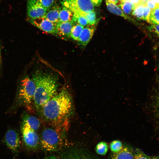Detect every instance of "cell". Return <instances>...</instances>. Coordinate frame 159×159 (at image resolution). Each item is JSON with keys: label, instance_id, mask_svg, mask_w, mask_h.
I'll return each instance as SVG.
<instances>
[{"label": "cell", "instance_id": "1", "mask_svg": "<svg viewBox=\"0 0 159 159\" xmlns=\"http://www.w3.org/2000/svg\"><path fill=\"white\" fill-rule=\"evenodd\" d=\"M72 107L71 95L65 88L52 97L41 109L44 118L52 122H59L66 118Z\"/></svg>", "mask_w": 159, "mask_h": 159}, {"label": "cell", "instance_id": "2", "mask_svg": "<svg viewBox=\"0 0 159 159\" xmlns=\"http://www.w3.org/2000/svg\"><path fill=\"white\" fill-rule=\"evenodd\" d=\"M32 79L36 87L33 102L37 109H41L57 92L58 80L52 74L38 70L33 74Z\"/></svg>", "mask_w": 159, "mask_h": 159}, {"label": "cell", "instance_id": "3", "mask_svg": "<svg viewBox=\"0 0 159 159\" xmlns=\"http://www.w3.org/2000/svg\"><path fill=\"white\" fill-rule=\"evenodd\" d=\"M62 135L57 130L51 128L44 130L42 132L40 143L45 151L55 152L60 150L64 145Z\"/></svg>", "mask_w": 159, "mask_h": 159}, {"label": "cell", "instance_id": "4", "mask_svg": "<svg viewBox=\"0 0 159 159\" xmlns=\"http://www.w3.org/2000/svg\"><path fill=\"white\" fill-rule=\"evenodd\" d=\"M36 89L34 82L26 76L21 81L17 96V100L21 105L28 106L33 102Z\"/></svg>", "mask_w": 159, "mask_h": 159}, {"label": "cell", "instance_id": "5", "mask_svg": "<svg viewBox=\"0 0 159 159\" xmlns=\"http://www.w3.org/2000/svg\"><path fill=\"white\" fill-rule=\"evenodd\" d=\"M61 4L73 14L85 16L94 10V5L91 0H63Z\"/></svg>", "mask_w": 159, "mask_h": 159}, {"label": "cell", "instance_id": "6", "mask_svg": "<svg viewBox=\"0 0 159 159\" xmlns=\"http://www.w3.org/2000/svg\"><path fill=\"white\" fill-rule=\"evenodd\" d=\"M21 132L22 140L26 147L32 150L38 147L40 140L36 131L26 125L22 124Z\"/></svg>", "mask_w": 159, "mask_h": 159}, {"label": "cell", "instance_id": "7", "mask_svg": "<svg viewBox=\"0 0 159 159\" xmlns=\"http://www.w3.org/2000/svg\"><path fill=\"white\" fill-rule=\"evenodd\" d=\"M48 10L37 0H27V14L29 19L43 16Z\"/></svg>", "mask_w": 159, "mask_h": 159}, {"label": "cell", "instance_id": "8", "mask_svg": "<svg viewBox=\"0 0 159 159\" xmlns=\"http://www.w3.org/2000/svg\"><path fill=\"white\" fill-rule=\"evenodd\" d=\"M4 141L7 147L14 153L19 151L20 146L21 140L18 132L13 129H10L6 133Z\"/></svg>", "mask_w": 159, "mask_h": 159}, {"label": "cell", "instance_id": "9", "mask_svg": "<svg viewBox=\"0 0 159 159\" xmlns=\"http://www.w3.org/2000/svg\"><path fill=\"white\" fill-rule=\"evenodd\" d=\"M29 21L34 26L46 32L52 34H56L57 23L49 21L43 16L29 19Z\"/></svg>", "mask_w": 159, "mask_h": 159}, {"label": "cell", "instance_id": "10", "mask_svg": "<svg viewBox=\"0 0 159 159\" xmlns=\"http://www.w3.org/2000/svg\"><path fill=\"white\" fill-rule=\"evenodd\" d=\"M94 25L88 26L82 29L78 40V44L85 48L92 39L95 30Z\"/></svg>", "mask_w": 159, "mask_h": 159}, {"label": "cell", "instance_id": "11", "mask_svg": "<svg viewBox=\"0 0 159 159\" xmlns=\"http://www.w3.org/2000/svg\"><path fill=\"white\" fill-rule=\"evenodd\" d=\"M73 25L71 22L59 21L57 23L56 34L66 38L70 37V34Z\"/></svg>", "mask_w": 159, "mask_h": 159}, {"label": "cell", "instance_id": "12", "mask_svg": "<svg viewBox=\"0 0 159 159\" xmlns=\"http://www.w3.org/2000/svg\"><path fill=\"white\" fill-rule=\"evenodd\" d=\"M150 104L151 115L155 122L159 127V92L152 97Z\"/></svg>", "mask_w": 159, "mask_h": 159}, {"label": "cell", "instance_id": "13", "mask_svg": "<svg viewBox=\"0 0 159 159\" xmlns=\"http://www.w3.org/2000/svg\"><path fill=\"white\" fill-rule=\"evenodd\" d=\"M22 124L36 131L39 129L41 125V122L38 118L26 113L22 115Z\"/></svg>", "mask_w": 159, "mask_h": 159}, {"label": "cell", "instance_id": "14", "mask_svg": "<svg viewBox=\"0 0 159 159\" xmlns=\"http://www.w3.org/2000/svg\"><path fill=\"white\" fill-rule=\"evenodd\" d=\"M62 159H92L80 151L72 150L62 153Z\"/></svg>", "mask_w": 159, "mask_h": 159}, {"label": "cell", "instance_id": "15", "mask_svg": "<svg viewBox=\"0 0 159 159\" xmlns=\"http://www.w3.org/2000/svg\"><path fill=\"white\" fill-rule=\"evenodd\" d=\"M61 9L58 6L55 5L51 7L43 16L52 22L57 23L59 21V14Z\"/></svg>", "mask_w": 159, "mask_h": 159}, {"label": "cell", "instance_id": "16", "mask_svg": "<svg viewBox=\"0 0 159 159\" xmlns=\"http://www.w3.org/2000/svg\"><path fill=\"white\" fill-rule=\"evenodd\" d=\"M112 159H134V155L127 148L125 147L119 152L114 153Z\"/></svg>", "mask_w": 159, "mask_h": 159}, {"label": "cell", "instance_id": "17", "mask_svg": "<svg viewBox=\"0 0 159 159\" xmlns=\"http://www.w3.org/2000/svg\"><path fill=\"white\" fill-rule=\"evenodd\" d=\"M74 14L68 8L63 6L59 14V20L61 22H71Z\"/></svg>", "mask_w": 159, "mask_h": 159}, {"label": "cell", "instance_id": "18", "mask_svg": "<svg viewBox=\"0 0 159 159\" xmlns=\"http://www.w3.org/2000/svg\"><path fill=\"white\" fill-rule=\"evenodd\" d=\"M108 10L110 12L117 15L121 16L125 19H130L128 16L125 14L121 9L116 4L106 2Z\"/></svg>", "mask_w": 159, "mask_h": 159}, {"label": "cell", "instance_id": "19", "mask_svg": "<svg viewBox=\"0 0 159 159\" xmlns=\"http://www.w3.org/2000/svg\"><path fill=\"white\" fill-rule=\"evenodd\" d=\"M147 21L153 25L159 24V6L151 10Z\"/></svg>", "mask_w": 159, "mask_h": 159}, {"label": "cell", "instance_id": "20", "mask_svg": "<svg viewBox=\"0 0 159 159\" xmlns=\"http://www.w3.org/2000/svg\"><path fill=\"white\" fill-rule=\"evenodd\" d=\"M84 27L78 24L72 26L70 34V37L73 40L77 41Z\"/></svg>", "mask_w": 159, "mask_h": 159}, {"label": "cell", "instance_id": "21", "mask_svg": "<svg viewBox=\"0 0 159 159\" xmlns=\"http://www.w3.org/2000/svg\"><path fill=\"white\" fill-rule=\"evenodd\" d=\"M71 22L72 24L76 22L78 24L84 27L88 24L87 20L85 16L75 14H74L73 18Z\"/></svg>", "mask_w": 159, "mask_h": 159}, {"label": "cell", "instance_id": "22", "mask_svg": "<svg viewBox=\"0 0 159 159\" xmlns=\"http://www.w3.org/2000/svg\"><path fill=\"white\" fill-rule=\"evenodd\" d=\"M145 4L142 3L136 6L133 11L132 15L138 19L143 20Z\"/></svg>", "mask_w": 159, "mask_h": 159}, {"label": "cell", "instance_id": "23", "mask_svg": "<svg viewBox=\"0 0 159 159\" xmlns=\"http://www.w3.org/2000/svg\"><path fill=\"white\" fill-rule=\"evenodd\" d=\"M120 6L123 11L126 14H130L134 10L135 6L130 1L120 2Z\"/></svg>", "mask_w": 159, "mask_h": 159}, {"label": "cell", "instance_id": "24", "mask_svg": "<svg viewBox=\"0 0 159 159\" xmlns=\"http://www.w3.org/2000/svg\"><path fill=\"white\" fill-rule=\"evenodd\" d=\"M108 149L107 144L105 142H101L98 143L95 147V151L98 154L104 155L107 153Z\"/></svg>", "mask_w": 159, "mask_h": 159}, {"label": "cell", "instance_id": "25", "mask_svg": "<svg viewBox=\"0 0 159 159\" xmlns=\"http://www.w3.org/2000/svg\"><path fill=\"white\" fill-rule=\"evenodd\" d=\"M122 144L121 142L118 140L112 141L110 145V148L114 153H117L122 148Z\"/></svg>", "mask_w": 159, "mask_h": 159}, {"label": "cell", "instance_id": "26", "mask_svg": "<svg viewBox=\"0 0 159 159\" xmlns=\"http://www.w3.org/2000/svg\"><path fill=\"white\" fill-rule=\"evenodd\" d=\"M85 16L87 20L89 25H94L96 23V13L94 11L87 14Z\"/></svg>", "mask_w": 159, "mask_h": 159}, {"label": "cell", "instance_id": "27", "mask_svg": "<svg viewBox=\"0 0 159 159\" xmlns=\"http://www.w3.org/2000/svg\"><path fill=\"white\" fill-rule=\"evenodd\" d=\"M45 8L49 10L52 6L55 0H37Z\"/></svg>", "mask_w": 159, "mask_h": 159}, {"label": "cell", "instance_id": "28", "mask_svg": "<svg viewBox=\"0 0 159 159\" xmlns=\"http://www.w3.org/2000/svg\"><path fill=\"white\" fill-rule=\"evenodd\" d=\"M149 30L159 38V24L153 25L148 27Z\"/></svg>", "mask_w": 159, "mask_h": 159}, {"label": "cell", "instance_id": "29", "mask_svg": "<svg viewBox=\"0 0 159 159\" xmlns=\"http://www.w3.org/2000/svg\"><path fill=\"white\" fill-rule=\"evenodd\" d=\"M151 10L145 4L144 7L143 20L147 21L149 16Z\"/></svg>", "mask_w": 159, "mask_h": 159}, {"label": "cell", "instance_id": "30", "mask_svg": "<svg viewBox=\"0 0 159 159\" xmlns=\"http://www.w3.org/2000/svg\"><path fill=\"white\" fill-rule=\"evenodd\" d=\"M151 157L141 153H138L134 155V159H151Z\"/></svg>", "mask_w": 159, "mask_h": 159}, {"label": "cell", "instance_id": "31", "mask_svg": "<svg viewBox=\"0 0 159 159\" xmlns=\"http://www.w3.org/2000/svg\"><path fill=\"white\" fill-rule=\"evenodd\" d=\"M145 4L150 8L151 10L158 6L157 4L151 0H149L147 1L145 3Z\"/></svg>", "mask_w": 159, "mask_h": 159}, {"label": "cell", "instance_id": "32", "mask_svg": "<svg viewBox=\"0 0 159 159\" xmlns=\"http://www.w3.org/2000/svg\"><path fill=\"white\" fill-rule=\"evenodd\" d=\"M92 3H93L94 5L98 6H100L102 1V0H91Z\"/></svg>", "mask_w": 159, "mask_h": 159}, {"label": "cell", "instance_id": "33", "mask_svg": "<svg viewBox=\"0 0 159 159\" xmlns=\"http://www.w3.org/2000/svg\"><path fill=\"white\" fill-rule=\"evenodd\" d=\"M132 4H133L135 7L137 5L143 3L142 0H129Z\"/></svg>", "mask_w": 159, "mask_h": 159}, {"label": "cell", "instance_id": "34", "mask_svg": "<svg viewBox=\"0 0 159 159\" xmlns=\"http://www.w3.org/2000/svg\"><path fill=\"white\" fill-rule=\"evenodd\" d=\"M119 0H106V2L112 3L116 4L118 2Z\"/></svg>", "mask_w": 159, "mask_h": 159}, {"label": "cell", "instance_id": "35", "mask_svg": "<svg viewBox=\"0 0 159 159\" xmlns=\"http://www.w3.org/2000/svg\"><path fill=\"white\" fill-rule=\"evenodd\" d=\"M44 159H58L57 157L54 156H50L45 158Z\"/></svg>", "mask_w": 159, "mask_h": 159}, {"label": "cell", "instance_id": "36", "mask_svg": "<svg viewBox=\"0 0 159 159\" xmlns=\"http://www.w3.org/2000/svg\"><path fill=\"white\" fill-rule=\"evenodd\" d=\"M155 3L157 5L159 6V0H151Z\"/></svg>", "mask_w": 159, "mask_h": 159}, {"label": "cell", "instance_id": "37", "mask_svg": "<svg viewBox=\"0 0 159 159\" xmlns=\"http://www.w3.org/2000/svg\"><path fill=\"white\" fill-rule=\"evenodd\" d=\"M151 159H159V154L156 156L151 157Z\"/></svg>", "mask_w": 159, "mask_h": 159}, {"label": "cell", "instance_id": "38", "mask_svg": "<svg viewBox=\"0 0 159 159\" xmlns=\"http://www.w3.org/2000/svg\"><path fill=\"white\" fill-rule=\"evenodd\" d=\"M1 47L0 44V65L1 63Z\"/></svg>", "mask_w": 159, "mask_h": 159}, {"label": "cell", "instance_id": "39", "mask_svg": "<svg viewBox=\"0 0 159 159\" xmlns=\"http://www.w3.org/2000/svg\"><path fill=\"white\" fill-rule=\"evenodd\" d=\"M158 80L159 83V63L158 65Z\"/></svg>", "mask_w": 159, "mask_h": 159}, {"label": "cell", "instance_id": "40", "mask_svg": "<svg viewBox=\"0 0 159 159\" xmlns=\"http://www.w3.org/2000/svg\"><path fill=\"white\" fill-rule=\"evenodd\" d=\"M149 0H142V2L145 4L147 1Z\"/></svg>", "mask_w": 159, "mask_h": 159}, {"label": "cell", "instance_id": "41", "mask_svg": "<svg viewBox=\"0 0 159 159\" xmlns=\"http://www.w3.org/2000/svg\"><path fill=\"white\" fill-rule=\"evenodd\" d=\"M120 2H124L127 1H129V0H120Z\"/></svg>", "mask_w": 159, "mask_h": 159}]
</instances>
